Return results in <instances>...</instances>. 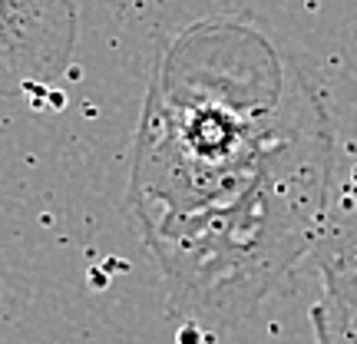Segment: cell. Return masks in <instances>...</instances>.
<instances>
[{
    "label": "cell",
    "instance_id": "2",
    "mask_svg": "<svg viewBox=\"0 0 357 344\" xmlns=\"http://www.w3.org/2000/svg\"><path fill=\"white\" fill-rule=\"evenodd\" d=\"M77 50V0H0V100L47 93Z\"/></svg>",
    "mask_w": 357,
    "mask_h": 344
},
{
    "label": "cell",
    "instance_id": "1",
    "mask_svg": "<svg viewBox=\"0 0 357 344\" xmlns=\"http://www.w3.org/2000/svg\"><path fill=\"white\" fill-rule=\"evenodd\" d=\"M328 179L314 96L238 24L192 30L146 100L132 205L172 285L255 294L307 248Z\"/></svg>",
    "mask_w": 357,
    "mask_h": 344
}]
</instances>
